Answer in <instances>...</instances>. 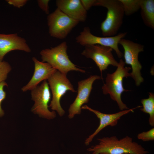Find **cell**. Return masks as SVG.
Instances as JSON below:
<instances>
[{
    "instance_id": "obj_1",
    "label": "cell",
    "mask_w": 154,
    "mask_h": 154,
    "mask_svg": "<svg viewBox=\"0 0 154 154\" xmlns=\"http://www.w3.org/2000/svg\"><path fill=\"white\" fill-rule=\"evenodd\" d=\"M98 143L87 149L94 154H148L141 145L126 136L119 139L115 136L98 139Z\"/></svg>"
},
{
    "instance_id": "obj_2",
    "label": "cell",
    "mask_w": 154,
    "mask_h": 154,
    "mask_svg": "<svg viewBox=\"0 0 154 154\" xmlns=\"http://www.w3.org/2000/svg\"><path fill=\"white\" fill-rule=\"evenodd\" d=\"M125 64L124 61L120 59L115 71L112 74H107L106 83L102 87L103 94H109L111 99L116 102L121 111L129 109L123 102L121 98L123 92L129 91L123 88V78L131 77L130 73L129 72L131 68L125 66Z\"/></svg>"
},
{
    "instance_id": "obj_3",
    "label": "cell",
    "mask_w": 154,
    "mask_h": 154,
    "mask_svg": "<svg viewBox=\"0 0 154 154\" xmlns=\"http://www.w3.org/2000/svg\"><path fill=\"white\" fill-rule=\"evenodd\" d=\"M93 6H102L107 10L106 17L101 24L102 35L115 36L122 25L124 15L121 2L119 0H96Z\"/></svg>"
},
{
    "instance_id": "obj_4",
    "label": "cell",
    "mask_w": 154,
    "mask_h": 154,
    "mask_svg": "<svg viewBox=\"0 0 154 154\" xmlns=\"http://www.w3.org/2000/svg\"><path fill=\"white\" fill-rule=\"evenodd\" d=\"M67 43L64 41L55 47L42 50L40 52L42 62L48 63L66 75L71 71L85 73L84 70L78 67L69 59L67 53Z\"/></svg>"
},
{
    "instance_id": "obj_5",
    "label": "cell",
    "mask_w": 154,
    "mask_h": 154,
    "mask_svg": "<svg viewBox=\"0 0 154 154\" xmlns=\"http://www.w3.org/2000/svg\"><path fill=\"white\" fill-rule=\"evenodd\" d=\"M52 92V98L49 107L53 111H56L60 117L65 114L62 108L60 100L68 91L75 92L73 86L67 78L66 75L56 70L47 79Z\"/></svg>"
},
{
    "instance_id": "obj_6",
    "label": "cell",
    "mask_w": 154,
    "mask_h": 154,
    "mask_svg": "<svg viewBox=\"0 0 154 154\" xmlns=\"http://www.w3.org/2000/svg\"><path fill=\"white\" fill-rule=\"evenodd\" d=\"M119 44L122 46L124 50L125 64L131 66V77L134 80L136 85L139 86L143 82L144 79L141 76L142 66L138 60V55L140 52L144 51V46L124 38L120 40Z\"/></svg>"
},
{
    "instance_id": "obj_7",
    "label": "cell",
    "mask_w": 154,
    "mask_h": 154,
    "mask_svg": "<svg viewBox=\"0 0 154 154\" xmlns=\"http://www.w3.org/2000/svg\"><path fill=\"white\" fill-rule=\"evenodd\" d=\"M47 19L49 34L51 37L60 39L65 38L79 22L58 8L48 14Z\"/></svg>"
},
{
    "instance_id": "obj_8",
    "label": "cell",
    "mask_w": 154,
    "mask_h": 154,
    "mask_svg": "<svg viewBox=\"0 0 154 154\" xmlns=\"http://www.w3.org/2000/svg\"><path fill=\"white\" fill-rule=\"evenodd\" d=\"M31 91L32 99L35 102L31 111L45 119H51L54 118L56 116V112L51 111L48 108L51 94L46 80H44L40 85L37 86Z\"/></svg>"
},
{
    "instance_id": "obj_9",
    "label": "cell",
    "mask_w": 154,
    "mask_h": 154,
    "mask_svg": "<svg viewBox=\"0 0 154 154\" xmlns=\"http://www.w3.org/2000/svg\"><path fill=\"white\" fill-rule=\"evenodd\" d=\"M127 32L121 33L118 35L110 37H99L93 35L90 28L85 27L76 38V42L85 46L87 45L98 44L111 48L114 50L118 57L121 58L123 54L119 50L118 45L120 40L127 35Z\"/></svg>"
},
{
    "instance_id": "obj_10",
    "label": "cell",
    "mask_w": 154,
    "mask_h": 154,
    "mask_svg": "<svg viewBox=\"0 0 154 154\" xmlns=\"http://www.w3.org/2000/svg\"><path fill=\"white\" fill-rule=\"evenodd\" d=\"M113 50L107 46L98 44L87 45L85 46L81 54L94 62L100 70L102 78L103 71L107 69L110 65L117 66L118 64L113 55Z\"/></svg>"
},
{
    "instance_id": "obj_11",
    "label": "cell",
    "mask_w": 154,
    "mask_h": 154,
    "mask_svg": "<svg viewBox=\"0 0 154 154\" xmlns=\"http://www.w3.org/2000/svg\"><path fill=\"white\" fill-rule=\"evenodd\" d=\"M102 78L98 75H91L87 79L78 82L77 95L68 109V117L69 119H72L76 115L81 114L82 105L89 102L94 82L96 80Z\"/></svg>"
},
{
    "instance_id": "obj_12",
    "label": "cell",
    "mask_w": 154,
    "mask_h": 154,
    "mask_svg": "<svg viewBox=\"0 0 154 154\" xmlns=\"http://www.w3.org/2000/svg\"><path fill=\"white\" fill-rule=\"evenodd\" d=\"M141 107V106H139L132 108L121 111L115 113L106 114L93 109L87 105L82 106L81 107L82 109L87 110L94 113L100 120V123L98 127L85 140L84 143L85 145H89L94 137L105 127L108 126H114L116 125L118 120L123 116L130 112H133L135 109Z\"/></svg>"
},
{
    "instance_id": "obj_13",
    "label": "cell",
    "mask_w": 154,
    "mask_h": 154,
    "mask_svg": "<svg viewBox=\"0 0 154 154\" xmlns=\"http://www.w3.org/2000/svg\"><path fill=\"white\" fill-rule=\"evenodd\" d=\"M15 50H21L27 52L31 51L26 40L19 37L17 33L0 34V60H3L6 54Z\"/></svg>"
},
{
    "instance_id": "obj_14",
    "label": "cell",
    "mask_w": 154,
    "mask_h": 154,
    "mask_svg": "<svg viewBox=\"0 0 154 154\" xmlns=\"http://www.w3.org/2000/svg\"><path fill=\"white\" fill-rule=\"evenodd\" d=\"M32 59L35 65L34 74L28 83L22 88L23 92L32 90L41 82L47 80L57 70L48 63L40 61L35 57Z\"/></svg>"
},
{
    "instance_id": "obj_15",
    "label": "cell",
    "mask_w": 154,
    "mask_h": 154,
    "mask_svg": "<svg viewBox=\"0 0 154 154\" xmlns=\"http://www.w3.org/2000/svg\"><path fill=\"white\" fill-rule=\"evenodd\" d=\"M56 3L57 8L70 18L79 22L86 20L87 11L80 0H57Z\"/></svg>"
},
{
    "instance_id": "obj_16",
    "label": "cell",
    "mask_w": 154,
    "mask_h": 154,
    "mask_svg": "<svg viewBox=\"0 0 154 154\" xmlns=\"http://www.w3.org/2000/svg\"><path fill=\"white\" fill-rule=\"evenodd\" d=\"M141 15L144 24L154 29V0H141Z\"/></svg>"
},
{
    "instance_id": "obj_17",
    "label": "cell",
    "mask_w": 154,
    "mask_h": 154,
    "mask_svg": "<svg viewBox=\"0 0 154 154\" xmlns=\"http://www.w3.org/2000/svg\"><path fill=\"white\" fill-rule=\"evenodd\" d=\"M142 104V108L140 110L142 112L149 115V123L151 126H154V94L149 92V97L143 99L141 101Z\"/></svg>"
},
{
    "instance_id": "obj_18",
    "label": "cell",
    "mask_w": 154,
    "mask_h": 154,
    "mask_svg": "<svg viewBox=\"0 0 154 154\" xmlns=\"http://www.w3.org/2000/svg\"><path fill=\"white\" fill-rule=\"evenodd\" d=\"M119 1L122 4L124 14L126 16H130L140 9L141 0Z\"/></svg>"
},
{
    "instance_id": "obj_19",
    "label": "cell",
    "mask_w": 154,
    "mask_h": 154,
    "mask_svg": "<svg viewBox=\"0 0 154 154\" xmlns=\"http://www.w3.org/2000/svg\"><path fill=\"white\" fill-rule=\"evenodd\" d=\"M11 69V65L7 62L0 60V83L7 79Z\"/></svg>"
},
{
    "instance_id": "obj_20",
    "label": "cell",
    "mask_w": 154,
    "mask_h": 154,
    "mask_svg": "<svg viewBox=\"0 0 154 154\" xmlns=\"http://www.w3.org/2000/svg\"><path fill=\"white\" fill-rule=\"evenodd\" d=\"M138 139L143 141H153L154 140V128L149 130L138 133L137 135Z\"/></svg>"
},
{
    "instance_id": "obj_21",
    "label": "cell",
    "mask_w": 154,
    "mask_h": 154,
    "mask_svg": "<svg viewBox=\"0 0 154 154\" xmlns=\"http://www.w3.org/2000/svg\"><path fill=\"white\" fill-rule=\"evenodd\" d=\"M7 83L4 81L0 83V117L3 116L4 114V112L1 107L2 102L5 99L6 97V92L4 90V88L5 86H7Z\"/></svg>"
},
{
    "instance_id": "obj_22",
    "label": "cell",
    "mask_w": 154,
    "mask_h": 154,
    "mask_svg": "<svg viewBox=\"0 0 154 154\" xmlns=\"http://www.w3.org/2000/svg\"><path fill=\"white\" fill-rule=\"evenodd\" d=\"M49 0H38V5L40 8L46 14H49V13L48 3Z\"/></svg>"
},
{
    "instance_id": "obj_23",
    "label": "cell",
    "mask_w": 154,
    "mask_h": 154,
    "mask_svg": "<svg viewBox=\"0 0 154 154\" xmlns=\"http://www.w3.org/2000/svg\"><path fill=\"white\" fill-rule=\"evenodd\" d=\"M27 0H7L6 1L9 5L20 8L24 6L27 3Z\"/></svg>"
},
{
    "instance_id": "obj_24",
    "label": "cell",
    "mask_w": 154,
    "mask_h": 154,
    "mask_svg": "<svg viewBox=\"0 0 154 154\" xmlns=\"http://www.w3.org/2000/svg\"><path fill=\"white\" fill-rule=\"evenodd\" d=\"M81 3L84 9L86 11L89 10L91 7L93 6L96 0H80Z\"/></svg>"
},
{
    "instance_id": "obj_25",
    "label": "cell",
    "mask_w": 154,
    "mask_h": 154,
    "mask_svg": "<svg viewBox=\"0 0 154 154\" xmlns=\"http://www.w3.org/2000/svg\"></svg>"
},
{
    "instance_id": "obj_26",
    "label": "cell",
    "mask_w": 154,
    "mask_h": 154,
    "mask_svg": "<svg viewBox=\"0 0 154 154\" xmlns=\"http://www.w3.org/2000/svg\"></svg>"
}]
</instances>
